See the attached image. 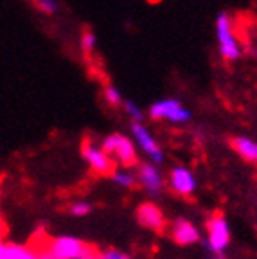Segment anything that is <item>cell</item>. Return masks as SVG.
<instances>
[{
    "label": "cell",
    "mask_w": 257,
    "mask_h": 259,
    "mask_svg": "<svg viewBox=\"0 0 257 259\" xmlns=\"http://www.w3.org/2000/svg\"><path fill=\"white\" fill-rule=\"evenodd\" d=\"M230 243V227L221 212H216L207 222V248L209 252H225Z\"/></svg>",
    "instance_id": "6"
},
{
    "label": "cell",
    "mask_w": 257,
    "mask_h": 259,
    "mask_svg": "<svg viewBox=\"0 0 257 259\" xmlns=\"http://www.w3.org/2000/svg\"><path fill=\"white\" fill-rule=\"evenodd\" d=\"M171 236H173V241L182 245V247H191L194 243H198L201 239L200 231L194 223H191L189 220L177 218L171 227Z\"/></svg>",
    "instance_id": "11"
},
{
    "label": "cell",
    "mask_w": 257,
    "mask_h": 259,
    "mask_svg": "<svg viewBox=\"0 0 257 259\" xmlns=\"http://www.w3.org/2000/svg\"><path fill=\"white\" fill-rule=\"evenodd\" d=\"M130 132H132V139L135 141L137 148H141L142 153L155 164H162L164 162V151H162L160 144L157 139L153 137V134L148 130V126L142 121H132L130 122Z\"/></svg>",
    "instance_id": "4"
},
{
    "label": "cell",
    "mask_w": 257,
    "mask_h": 259,
    "mask_svg": "<svg viewBox=\"0 0 257 259\" xmlns=\"http://www.w3.org/2000/svg\"><path fill=\"white\" fill-rule=\"evenodd\" d=\"M103 99L110 106H122V103H124V97H122L121 90L117 89L115 85H106L103 89Z\"/></svg>",
    "instance_id": "15"
},
{
    "label": "cell",
    "mask_w": 257,
    "mask_h": 259,
    "mask_svg": "<svg viewBox=\"0 0 257 259\" xmlns=\"http://www.w3.org/2000/svg\"><path fill=\"white\" fill-rule=\"evenodd\" d=\"M34 8L47 16H53L60 11V2L58 0H34Z\"/></svg>",
    "instance_id": "18"
},
{
    "label": "cell",
    "mask_w": 257,
    "mask_h": 259,
    "mask_svg": "<svg viewBox=\"0 0 257 259\" xmlns=\"http://www.w3.org/2000/svg\"><path fill=\"white\" fill-rule=\"evenodd\" d=\"M81 157L97 175H108L110 177V173L115 169V160L106 153L103 146L90 141V139H84L81 144Z\"/></svg>",
    "instance_id": "5"
},
{
    "label": "cell",
    "mask_w": 257,
    "mask_h": 259,
    "mask_svg": "<svg viewBox=\"0 0 257 259\" xmlns=\"http://www.w3.org/2000/svg\"><path fill=\"white\" fill-rule=\"evenodd\" d=\"M99 259H103V257H101V255H99Z\"/></svg>",
    "instance_id": "21"
},
{
    "label": "cell",
    "mask_w": 257,
    "mask_h": 259,
    "mask_svg": "<svg viewBox=\"0 0 257 259\" xmlns=\"http://www.w3.org/2000/svg\"><path fill=\"white\" fill-rule=\"evenodd\" d=\"M54 259H79L87 243L74 236H58L45 245Z\"/></svg>",
    "instance_id": "8"
},
{
    "label": "cell",
    "mask_w": 257,
    "mask_h": 259,
    "mask_svg": "<svg viewBox=\"0 0 257 259\" xmlns=\"http://www.w3.org/2000/svg\"><path fill=\"white\" fill-rule=\"evenodd\" d=\"M94 205L90 202H87V200H77V202L70 203V207H68V212L72 216H76V218H83V216H89L90 212H92Z\"/></svg>",
    "instance_id": "16"
},
{
    "label": "cell",
    "mask_w": 257,
    "mask_h": 259,
    "mask_svg": "<svg viewBox=\"0 0 257 259\" xmlns=\"http://www.w3.org/2000/svg\"><path fill=\"white\" fill-rule=\"evenodd\" d=\"M137 222L142 227L149 229V231L160 232L165 227V216L162 212V209L153 202H144L137 207Z\"/></svg>",
    "instance_id": "10"
},
{
    "label": "cell",
    "mask_w": 257,
    "mask_h": 259,
    "mask_svg": "<svg viewBox=\"0 0 257 259\" xmlns=\"http://www.w3.org/2000/svg\"><path fill=\"white\" fill-rule=\"evenodd\" d=\"M214 29H216L218 51H220L221 58L227 61L239 60L243 54V47L236 34L232 16L229 13H220L216 18V24H214Z\"/></svg>",
    "instance_id": "1"
},
{
    "label": "cell",
    "mask_w": 257,
    "mask_h": 259,
    "mask_svg": "<svg viewBox=\"0 0 257 259\" xmlns=\"http://www.w3.org/2000/svg\"><path fill=\"white\" fill-rule=\"evenodd\" d=\"M101 146L105 151L115 160V164L126 167H137L139 164V155H137V144L133 139L124 134H110L103 139Z\"/></svg>",
    "instance_id": "2"
},
{
    "label": "cell",
    "mask_w": 257,
    "mask_h": 259,
    "mask_svg": "<svg viewBox=\"0 0 257 259\" xmlns=\"http://www.w3.org/2000/svg\"><path fill=\"white\" fill-rule=\"evenodd\" d=\"M79 47L83 51L84 56H92L96 53L97 49V34L90 29L81 32V38H79Z\"/></svg>",
    "instance_id": "14"
},
{
    "label": "cell",
    "mask_w": 257,
    "mask_h": 259,
    "mask_svg": "<svg viewBox=\"0 0 257 259\" xmlns=\"http://www.w3.org/2000/svg\"><path fill=\"white\" fill-rule=\"evenodd\" d=\"M122 110H124L126 115H128L132 121H144V110L137 105L135 101H132V99H124Z\"/></svg>",
    "instance_id": "17"
},
{
    "label": "cell",
    "mask_w": 257,
    "mask_h": 259,
    "mask_svg": "<svg viewBox=\"0 0 257 259\" xmlns=\"http://www.w3.org/2000/svg\"><path fill=\"white\" fill-rule=\"evenodd\" d=\"M148 115L155 121H169L171 124H185L191 121V110L182 105L177 97H164L151 103L148 108Z\"/></svg>",
    "instance_id": "3"
},
{
    "label": "cell",
    "mask_w": 257,
    "mask_h": 259,
    "mask_svg": "<svg viewBox=\"0 0 257 259\" xmlns=\"http://www.w3.org/2000/svg\"><path fill=\"white\" fill-rule=\"evenodd\" d=\"M232 148L237 151L239 157L257 164V141H253V139H250V137H245V135H239V137L232 139Z\"/></svg>",
    "instance_id": "12"
},
{
    "label": "cell",
    "mask_w": 257,
    "mask_h": 259,
    "mask_svg": "<svg viewBox=\"0 0 257 259\" xmlns=\"http://www.w3.org/2000/svg\"><path fill=\"white\" fill-rule=\"evenodd\" d=\"M101 257L103 259H133L132 255L124 254V252L117 250V248H108V250L101 252Z\"/></svg>",
    "instance_id": "19"
},
{
    "label": "cell",
    "mask_w": 257,
    "mask_h": 259,
    "mask_svg": "<svg viewBox=\"0 0 257 259\" xmlns=\"http://www.w3.org/2000/svg\"><path fill=\"white\" fill-rule=\"evenodd\" d=\"M169 187L180 196H189L196 189V177L194 173L185 166H175L173 169L169 171L167 177Z\"/></svg>",
    "instance_id": "9"
},
{
    "label": "cell",
    "mask_w": 257,
    "mask_h": 259,
    "mask_svg": "<svg viewBox=\"0 0 257 259\" xmlns=\"http://www.w3.org/2000/svg\"><path fill=\"white\" fill-rule=\"evenodd\" d=\"M110 178H112L113 184H117L122 189H133V187L139 186L137 173L132 171V167H126V166H119V167L115 166V169L110 173Z\"/></svg>",
    "instance_id": "13"
},
{
    "label": "cell",
    "mask_w": 257,
    "mask_h": 259,
    "mask_svg": "<svg viewBox=\"0 0 257 259\" xmlns=\"http://www.w3.org/2000/svg\"><path fill=\"white\" fill-rule=\"evenodd\" d=\"M157 166L155 162H139L135 171L139 186L151 196H158L164 191V177Z\"/></svg>",
    "instance_id": "7"
},
{
    "label": "cell",
    "mask_w": 257,
    "mask_h": 259,
    "mask_svg": "<svg viewBox=\"0 0 257 259\" xmlns=\"http://www.w3.org/2000/svg\"><path fill=\"white\" fill-rule=\"evenodd\" d=\"M4 248H6V243L0 239V259H4Z\"/></svg>",
    "instance_id": "20"
}]
</instances>
